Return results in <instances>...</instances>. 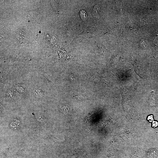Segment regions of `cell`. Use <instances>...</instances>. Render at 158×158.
I'll return each mask as SVG.
<instances>
[{"instance_id": "7", "label": "cell", "mask_w": 158, "mask_h": 158, "mask_svg": "<svg viewBox=\"0 0 158 158\" xmlns=\"http://www.w3.org/2000/svg\"><path fill=\"white\" fill-rule=\"evenodd\" d=\"M158 123L156 121H153L152 123V126L153 128H155L158 126Z\"/></svg>"}, {"instance_id": "3", "label": "cell", "mask_w": 158, "mask_h": 158, "mask_svg": "<svg viewBox=\"0 0 158 158\" xmlns=\"http://www.w3.org/2000/svg\"><path fill=\"white\" fill-rule=\"evenodd\" d=\"M34 94L36 97H41L42 95V91L40 89L36 88L34 89L33 91Z\"/></svg>"}, {"instance_id": "4", "label": "cell", "mask_w": 158, "mask_h": 158, "mask_svg": "<svg viewBox=\"0 0 158 158\" xmlns=\"http://www.w3.org/2000/svg\"><path fill=\"white\" fill-rule=\"evenodd\" d=\"M20 121L18 120H15L10 123V125L13 128H17L18 127V125L19 124Z\"/></svg>"}, {"instance_id": "6", "label": "cell", "mask_w": 158, "mask_h": 158, "mask_svg": "<svg viewBox=\"0 0 158 158\" xmlns=\"http://www.w3.org/2000/svg\"><path fill=\"white\" fill-rule=\"evenodd\" d=\"M61 109H62L63 112L65 114L67 113L69 110L67 106H65L61 107Z\"/></svg>"}, {"instance_id": "2", "label": "cell", "mask_w": 158, "mask_h": 158, "mask_svg": "<svg viewBox=\"0 0 158 158\" xmlns=\"http://www.w3.org/2000/svg\"><path fill=\"white\" fill-rule=\"evenodd\" d=\"M80 17L81 19L85 21L87 18V15L86 12L84 10H81L80 12Z\"/></svg>"}, {"instance_id": "8", "label": "cell", "mask_w": 158, "mask_h": 158, "mask_svg": "<svg viewBox=\"0 0 158 158\" xmlns=\"http://www.w3.org/2000/svg\"><path fill=\"white\" fill-rule=\"evenodd\" d=\"M147 120L150 122L153 121V120L152 115L149 116L147 118Z\"/></svg>"}, {"instance_id": "1", "label": "cell", "mask_w": 158, "mask_h": 158, "mask_svg": "<svg viewBox=\"0 0 158 158\" xmlns=\"http://www.w3.org/2000/svg\"><path fill=\"white\" fill-rule=\"evenodd\" d=\"M36 13L31 12L28 15V18L32 21L34 22H38L39 20V16Z\"/></svg>"}, {"instance_id": "5", "label": "cell", "mask_w": 158, "mask_h": 158, "mask_svg": "<svg viewBox=\"0 0 158 158\" xmlns=\"http://www.w3.org/2000/svg\"><path fill=\"white\" fill-rule=\"evenodd\" d=\"M99 6L96 4L94 6L91 13L92 15H96L97 14L99 11Z\"/></svg>"}]
</instances>
